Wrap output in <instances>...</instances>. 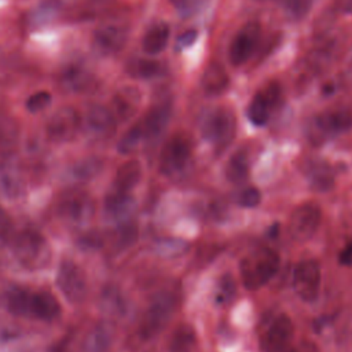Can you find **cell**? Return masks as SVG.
<instances>
[{"mask_svg": "<svg viewBox=\"0 0 352 352\" xmlns=\"http://www.w3.org/2000/svg\"><path fill=\"white\" fill-rule=\"evenodd\" d=\"M280 257L270 248H258L248 253L239 261L242 285L248 290H257L267 285L278 272Z\"/></svg>", "mask_w": 352, "mask_h": 352, "instance_id": "1", "label": "cell"}, {"mask_svg": "<svg viewBox=\"0 0 352 352\" xmlns=\"http://www.w3.org/2000/svg\"><path fill=\"white\" fill-rule=\"evenodd\" d=\"M202 136L217 150L227 148L235 138L236 120L231 110L217 107L208 113L202 121Z\"/></svg>", "mask_w": 352, "mask_h": 352, "instance_id": "2", "label": "cell"}, {"mask_svg": "<svg viewBox=\"0 0 352 352\" xmlns=\"http://www.w3.org/2000/svg\"><path fill=\"white\" fill-rule=\"evenodd\" d=\"M15 258L26 268H41L50 258V249L44 236L34 230L21 231L12 242Z\"/></svg>", "mask_w": 352, "mask_h": 352, "instance_id": "3", "label": "cell"}, {"mask_svg": "<svg viewBox=\"0 0 352 352\" xmlns=\"http://www.w3.org/2000/svg\"><path fill=\"white\" fill-rule=\"evenodd\" d=\"M176 307L172 293H160L144 311L139 323V336L143 340L155 337L169 322Z\"/></svg>", "mask_w": 352, "mask_h": 352, "instance_id": "4", "label": "cell"}, {"mask_svg": "<svg viewBox=\"0 0 352 352\" xmlns=\"http://www.w3.org/2000/svg\"><path fill=\"white\" fill-rule=\"evenodd\" d=\"M191 140L186 135H173L170 139L166 140L161 150L158 164L160 172L168 177H173L182 173L191 158Z\"/></svg>", "mask_w": 352, "mask_h": 352, "instance_id": "5", "label": "cell"}, {"mask_svg": "<svg viewBox=\"0 0 352 352\" xmlns=\"http://www.w3.org/2000/svg\"><path fill=\"white\" fill-rule=\"evenodd\" d=\"M56 285L62 296L72 304H80L88 293L87 275L82 268L72 260H63L56 271Z\"/></svg>", "mask_w": 352, "mask_h": 352, "instance_id": "6", "label": "cell"}, {"mask_svg": "<svg viewBox=\"0 0 352 352\" xmlns=\"http://www.w3.org/2000/svg\"><path fill=\"white\" fill-rule=\"evenodd\" d=\"M293 289L296 294L305 302H314L320 290L322 268L319 261L308 258L300 261L293 270Z\"/></svg>", "mask_w": 352, "mask_h": 352, "instance_id": "7", "label": "cell"}, {"mask_svg": "<svg viewBox=\"0 0 352 352\" xmlns=\"http://www.w3.org/2000/svg\"><path fill=\"white\" fill-rule=\"evenodd\" d=\"M322 223V209L315 202H304L297 205L287 221V230L293 239L307 241L319 228Z\"/></svg>", "mask_w": 352, "mask_h": 352, "instance_id": "8", "label": "cell"}, {"mask_svg": "<svg viewBox=\"0 0 352 352\" xmlns=\"http://www.w3.org/2000/svg\"><path fill=\"white\" fill-rule=\"evenodd\" d=\"M352 126V114L348 110H331L316 116L309 126V139L322 143Z\"/></svg>", "mask_w": 352, "mask_h": 352, "instance_id": "9", "label": "cell"}, {"mask_svg": "<svg viewBox=\"0 0 352 352\" xmlns=\"http://www.w3.org/2000/svg\"><path fill=\"white\" fill-rule=\"evenodd\" d=\"M294 336L293 320L286 314L275 316L260 336L261 352H283Z\"/></svg>", "mask_w": 352, "mask_h": 352, "instance_id": "10", "label": "cell"}, {"mask_svg": "<svg viewBox=\"0 0 352 352\" xmlns=\"http://www.w3.org/2000/svg\"><path fill=\"white\" fill-rule=\"evenodd\" d=\"M81 126V118L76 109L62 107L51 116L45 125L47 136L58 143L72 140Z\"/></svg>", "mask_w": 352, "mask_h": 352, "instance_id": "11", "label": "cell"}, {"mask_svg": "<svg viewBox=\"0 0 352 352\" xmlns=\"http://www.w3.org/2000/svg\"><path fill=\"white\" fill-rule=\"evenodd\" d=\"M261 28L257 22H248L238 30L230 45V60L234 66H241L250 58L258 43Z\"/></svg>", "mask_w": 352, "mask_h": 352, "instance_id": "12", "label": "cell"}, {"mask_svg": "<svg viewBox=\"0 0 352 352\" xmlns=\"http://www.w3.org/2000/svg\"><path fill=\"white\" fill-rule=\"evenodd\" d=\"M81 125L92 138L104 139L114 133L116 117L111 109L102 104H92L81 120Z\"/></svg>", "mask_w": 352, "mask_h": 352, "instance_id": "13", "label": "cell"}, {"mask_svg": "<svg viewBox=\"0 0 352 352\" xmlns=\"http://www.w3.org/2000/svg\"><path fill=\"white\" fill-rule=\"evenodd\" d=\"M94 201L85 192H72L66 195L60 202L58 212L70 223L82 224L94 216Z\"/></svg>", "mask_w": 352, "mask_h": 352, "instance_id": "14", "label": "cell"}, {"mask_svg": "<svg viewBox=\"0 0 352 352\" xmlns=\"http://www.w3.org/2000/svg\"><path fill=\"white\" fill-rule=\"evenodd\" d=\"M126 37V28L121 23H104L95 30L94 44L103 54H114L124 47Z\"/></svg>", "mask_w": 352, "mask_h": 352, "instance_id": "15", "label": "cell"}, {"mask_svg": "<svg viewBox=\"0 0 352 352\" xmlns=\"http://www.w3.org/2000/svg\"><path fill=\"white\" fill-rule=\"evenodd\" d=\"M60 314V305L58 300L50 292H30L28 316L40 320H54Z\"/></svg>", "mask_w": 352, "mask_h": 352, "instance_id": "16", "label": "cell"}, {"mask_svg": "<svg viewBox=\"0 0 352 352\" xmlns=\"http://www.w3.org/2000/svg\"><path fill=\"white\" fill-rule=\"evenodd\" d=\"M142 175L143 168L138 160L125 161L118 166L110 191L129 194L139 184Z\"/></svg>", "mask_w": 352, "mask_h": 352, "instance_id": "17", "label": "cell"}, {"mask_svg": "<svg viewBox=\"0 0 352 352\" xmlns=\"http://www.w3.org/2000/svg\"><path fill=\"white\" fill-rule=\"evenodd\" d=\"M170 118V106L169 103H158L148 110L144 118L140 121L143 138L144 139H155L158 138L164 129L166 128Z\"/></svg>", "mask_w": 352, "mask_h": 352, "instance_id": "18", "label": "cell"}, {"mask_svg": "<svg viewBox=\"0 0 352 352\" xmlns=\"http://www.w3.org/2000/svg\"><path fill=\"white\" fill-rule=\"evenodd\" d=\"M65 91L73 94H87L95 88V77L81 66H69L60 76Z\"/></svg>", "mask_w": 352, "mask_h": 352, "instance_id": "19", "label": "cell"}, {"mask_svg": "<svg viewBox=\"0 0 352 352\" xmlns=\"http://www.w3.org/2000/svg\"><path fill=\"white\" fill-rule=\"evenodd\" d=\"M140 104V92L135 87H124L118 89L111 102V111L121 121L129 120Z\"/></svg>", "mask_w": 352, "mask_h": 352, "instance_id": "20", "label": "cell"}, {"mask_svg": "<svg viewBox=\"0 0 352 352\" xmlns=\"http://www.w3.org/2000/svg\"><path fill=\"white\" fill-rule=\"evenodd\" d=\"M113 333L109 324L98 323L92 326L84 337L82 352H110Z\"/></svg>", "mask_w": 352, "mask_h": 352, "instance_id": "21", "label": "cell"}, {"mask_svg": "<svg viewBox=\"0 0 352 352\" xmlns=\"http://www.w3.org/2000/svg\"><path fill=\"white\" fill-rule=\"evenodd\" d=\"M197 345V331L187 322L179 323L168 341V352H192Z\"/></svg>", "mask_w": 352, "mask_h": 352, "instance_id": "22", "label": "cell"}, {"mask_svg": "<svg viewBox=\"0 0 352 352\" xmlns=\"http://www.w3.org/2000/svg\"><path fill=\"white\" fill-rule=\"evenodd\" d=\"M201 84L206 94L220 95L228 88L230 77L221 65L209 63L202 73Z\"/></svg>", "mask_w": 352, "mask_h": 352, "instance_id": "23", "label": "cell"}, {"mask_svg": "<svg viewBox=\"0 0 352 352\" xmlns=\"http://www.w3.org/2000/svg\"><path fill=\"white\" fill-rule=\"evenodd\" d=\"M305 175L311 188L315 191L326 192L334 187V172L326 162H311L305 169Z\"/></svg>", "mask_w": 352, "mask_h": 352, "instance_id": "24", "label": "cell"}, {"mask_svg": "<svg viewBox=\"0 0 352 352\" xmlns=\"http://www.w3.org/2000/svg\"><path fill=\"white\" fill-rule=\"evenodd\" d=\"M169 32H170L169 26L164 22L153 25L143 37V41H142L143 51L147 55H157L161 51H164L169 40Z\"/></svg>", "mask_w": 352, "mask_h": 352, "instance_id": "25", "label": "cell"}, {"mask_svg": "<svg viewBox=\"0 0 352 352\" xmlns=\"http://www.w3.org/2000/svg\"><path fill=\"white\" fill-rule=\"evenodd\" d=\"M249 158L243 151H235L227 165H226V176L231 183H242L249 176Z\"/></svg>", "mask_w": 352, "mask_h": 352, "instance_id": "26", "label": "cell"}, {"mask_svg": "<svg viewBox=\"0 0 352 352\" xmlns=\"http://www.w3.org/2000/svg\"><path fill=\"white\" fill-rule=\"evenodd\" d=\"M271 110H272V106L268 103V100L264 98V95L260 91L250 100V103L248 106V113L246 114H248L249 121L253 125L263 126V125H265L268 122Z\"/></svg>", "mask_w": 352, "mask_h": 352, "instance_id": "27", "label": "cell"}, {"mask_svg": "<svg viewBox=\"0 0 352 352\" xmlns=\"http://www.w3.org/2000/svg\"><path fill=\"white\" fill-rule=\"evenodd\" d=\"M128 73L136 78H153L160 76L164 70L161 62L154 59H135L128 63L126 66Z\"/></svg>", "mask_w": 352, "mask_h": 352, "instance_id": "28", "label": "cell"}, {"mask_svg": "<svg viewBox=\"0 0 352 352\" xmlns=\"http://www.w3.org/2000/svg\"><path fill=\"white\" fill-rule=\"evenodd\" d=\"M133 206V199L131 194H122L116 191H109L104 199V209L110 216L120 217L126 214Z\"/></svg>", "mask_w": 352, "mask_h": 352, "instance_id": "29", "label": "cell"}, {"mask_svg": "<svg viewBox=\"0 0 352 352\" xmlns=\"http://www.w3.org/2000/svg\"><path fill=\"white\" fill-rule=\"evenodd\" d=\"M236 296V282L231 274H223L214 287V302L217 305H228Z\"/></svg>", "mask_w": 352, "mask_h": 352, "instance_id": "30", "label": "cell"}, {"mask_svg": "<svg viewBox=\"0 0 352 352\" xmlns=\"http://www.w3.org/2000/svg\"><path fill=\"white\" fill-rule=\"evenodd\" d=\"M0 188L8 197H15L22 191V182L21 176L18 175L16 169L11 165L3 166L0 169Z\"/></svg>", "mask_w": 352, "mask_h": 352, "instance_id": "31", "label": "cell"}, {"mask_svg": "<svg viewBox=\"0 0 352 352\" xmlns=\"http://www.w3.org/2000/svg\"><path fill=\"white\" fill-rule=\"evenodd\" d=\"M29 290L26 289H12L7 296V308L11 314L16 316H28L29 305Z\"/></svg>", "mask_w": 352, "mask_h": 352, "instance_id": "32", "label": "cell"}, {"mask_svg": "<svg viewBox=\"0 0 352 352\" xmlns=\"http://www.w3.org/2000/svg\"><path fill=\"white\" fill-rule=\"evenodd\" d=\"M143 131L140 122L132 125L118 142V151L122 154H129L138 148L140 142L143 140Z\"/></svg>", "mask_w": 352, "mask_h": 352, "instance_id": "33", "label": "cell"}, {"mask_svg": "<svg viewBox=\"0 0 352 352\" xmlns=\"http://www.w3.org/2000/svg\"><path fill=\"white\" fill-rule=\"evenodd\" d=\"M100 169V162L96 158H87L73 168L72 173L76 179H91Z\"/></svg>", "mask_w": 352, "mask_h": 352, "instance_id": "34", "label": "cell"}, {"mask_svg": "<svg viewBox=\"0 0 352 352\" xmlns=\"http://www.w3.org/2000/svg\"><path fill=\"white\" fill-rule=\"evenodd\" d=\"M102 307L103 309L111 312V314H117V312H124V301L118 293V290L114 289H107L103 292L102 294Z\"/></svg>", "mask_w": 352, "mask_h": 352, "instance_id": "35", "label": "cell"}, {"mask_svg": "<svg viewBox=\"0 0 352 352\" xmlns=\"http://www.w3.org/2000/svg\"><path fill=\"white\" fill-rule=\"evenodd\" d=\"M314 0H283V6L289 16L293 19L304 18L312 7Z\"/></svg>", "mask_w": 352, "mask_h": 352, "instance_id": "36", "label": "cell"}, {"mask_svg": "<svg viewBox=\"0 0 352 352\" xmlns=\"http://www.w3.org/2000/svg\"><path fill=\"white\" fill-rule=\"evenodd\" d=\"M236 202L242 208H256L261 202V192L256 187H246L239 191Z\"/></svg>", "mask_w": 352, "mask_h": 352, "instance_id": "37", "label": "cell"}, {"mask_svg": "<svg viewBox=\"0 0 352 352\" xmlns=\"http://www.w3.org/2000/svg\"><path fill=\"white\" fill-rule=\"evenodd\" d=\"M51 103V95L47 91H38L36 94H33L28 102H26V107L29 111L32 113H37L40 110H44L45 107H48V104Z\"/></svg>", "mask_w": 352, "mask_h": 352, "instance_id": "38", "label": "cell"}, {"mask_svg": "<svg viewBox=\"0 0 352 352\" xmlns=\"http://www.w3.org/2000/svg\"><path fill=\"white\" fill-rule=\"evenodd\" d=\"M173 7L179 11L180 15L188 16L192 15L195 11H198L205 0H169Z\"/></svg>", "mask_w": 352, "mask_h": 352, "instance_id": "39", "label": "cell"}, {"mask_svg": "<svg viewBox=\"0 0 352 352\" xmlns=\"http://www.w3.org/2000/svg\"><path fill=\"white\" fill-rule=\"evenodd\" d=\"M12 228V220L7 210L0 205V239L8 236Z\"/></svg>", "mask_w": 352, "mask_h": 352, "instance_id": "40", "label": "cell"}, {"mask_svg": "<svg viewBox=\"0 0 352 352\" xmlns=\"http://www.w3.org/2000/svg\"><path fill=\"white\" fill-rule=\"evenodd\" d=\"M283 352H319V348L315 342L301 341L297 346H293L290 349H285Z\"/></svg>", "mask_w": 352, "mask_h": 352, "instance_id": "41", "label": "cell"}, {"mask_svg": "<svg viewBox=\"0 0 352 352\" xmlns=\"http://www.w3.org/2000/svg\"><path fill=\"white\" fill-rule=\"evenodd\" d=\"M195 38H197V32L195 30H192V29H190V30H186L179 38H177V44H179V47H190L194 41H195Z\"/></svg>", "mask_w": 352, "mask_h": 352, "instance_id": "42", "label": "cell"}, {"mask_svg": "<svg viewBox=\"0 0 352 352\" xmlns=\"http://www.w3.org/2000/svg\"><path fill=\"white\" fill-rule=\"evenodd\" d=\"M340 261L345 265H351L352 264V241L344 248V250L340 254Z\"/></svg>", "mask_w": 352, "mask_h": 352, "instance_id": "43", "label": "cell"}, {"mask_svg": "<svg viewBox=\"0 0 352 352\" xmlns=\"http://www.w3.org/2000/svg\"><path fill=\"white\" fill-rule=\"evenodd\" d=\"M336 7L341 12H352V0H336Z\"/></svg>", "mask_w": 352, "mask_h": 352, "instance_id": "44", "label": "cell"}, {"mask_svg": "<svg viewBox=\"0 0 352 352\" xmlns=\"http://www.w3.org/2000/svg\"><path fill=\"white\" fill-rule=\"evenodd\" d=\"M351 66H352V65H351Z\"/></svg>", "mask_w": 352, "mask_h": 352, "instance_id": "45", "label": "cell"}]
</instances>
